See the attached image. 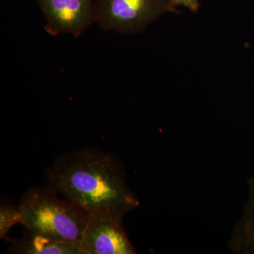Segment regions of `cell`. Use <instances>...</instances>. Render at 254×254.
<instances>
[{
  "label": "cell",
  "instance_id": "7",
  "mask_svg": "<svg viewBox=\"0 0 254 254\" xmlns=\"http://www.w3.org/2000/svg\"><path fill=\"white\" fill-rule=\"evenodd\" d=\"M247 185L248 198L230 239V248L240 254H254V177Z\"/></svg>",
  "mask_w": 254,
  "mask_h": 254
},
{
  "label": "cell",
  "instance_id": "2",
  "mask_svg": "<svg viewBox=\"0 0 254 254\" xmlns=\"http://www.w3.org/2000/svg\"><path fill=\"white\" fill-rule=\"evenodd\" d=\"M49 188H33L23 195L18 209L20 223L30 231L81 246L91 215L71 200L58 198Z\"/></svg>",
  "mask_w": 254,
  "mask_h": 254
},
{
  "label": "cell",
  "instance_id": "9",
  "mask_svg": "<svg viewBox=\"0 0 254 254\" xmlns=\"http://www.w3.org/2000/svg\"><path fill=\"white\" fill-rule=\"evenodd\" d=\"M171 4L174 7L184 6L193 13H196L200 7L199 0H170Z\"/></svg>",
  "mask_w": 254,
  "mask_h": 254
},
{
  "label": "cell",
  "instance_id": "4",
  "mask_svg": "<svg viewBox=\"0 0 254 254\" xmlns=\"http://www.w3.org/2000/svg\"><path fill=\"white\" fill-rule=\"evenodd\" d=\"M95 0H35L41 10L45 31L50 36H81L95 23Z\"/></svg>",
  "mask_w": 254,
  "mask_h": 254
},
{
  "label": "cell",
  "instance_id": "3",
  "mask_svg": "<svg viewBox=\"0 0 254 254\" xmlns=\"http://www.w3.org/2000/svg\"><path fill=\"white\" fill-rule=\"evenodd\" d=\"M94 6L100 29L128 35L143 33L164 14L180 13L170 0H95Z\"/></svg>",
  "mask_w": 254,
  "mask_h": 254
},
{
  "label": "cell",
  "instance_id": "1",
  "mask_svg": "<svg viewBox=\"0 0 254 254\" xmlns=\"http://www.w3.org/2000/svg\"><path fill=\"white\" fill-rule=\"evenodd\" d=\"M49 188L91 215L123 219L139 205L116 155L95 148L58 157L48 170Z\"/></svg>",
  "mask_w": 254,
  "mask_h": 254
},
{
  "label": "cell",
  "instance_id": "6",
  "mask_svg": "<svg viewBox=\"0 0 254 254\" xmlns=\"http://www.w3.org/2000/svg\"><path fill=\"white\" fill-rule=\"evenodd\" d=\"M9 252L18 254H86L76 244L54 240L30 230L23 238L13 242Z\"/></svg>",
  "mask_w": 254,
  "mask_h": 254
},
{
  "label": "cell",
  "instance_id": "5",
  "mask_svg": "<svg viewBox=\"0 0 254 254\" xmlns=\"http://www.w3.org/2000/svg\"><path fill=\"white\" fill-rule=\"evenodd\" d=\"M86 254L136 253L123 226V219L91 215L81 244Z\"/></svg>",
  "mask_w": 254,
  "mask_h": 254
},
{
  "label": "cell",
  "instance_id": "8",
  "mask_svg": "<svg viewBox=\"0 0 254 254\" xmlns=\"http://www.w3.org/2000/svg\"><path fill=\"white\" fill-rule=\"evenodd\" d=\"M20 223V214L17 208L12 205L3 204L0 208V237L7 240L10 229L15 224Z\"/></svg>",
  "mask_w": 254,
  "mask_h": 254
}]
</instances>
